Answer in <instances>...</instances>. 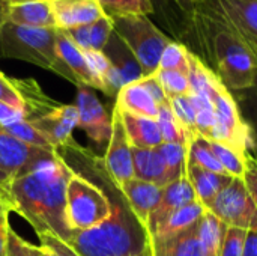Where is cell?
<instances>
[{
	"mask_svg": "<svg viewBox=\"0 0 257 256\" xmlns=\"http://www.w3.org/2000/svg\"><path fill=\"white\" fill-rule=\"evenodd\" d=\"M72 172L96 181L107 193L111 216L101 225L72 232L66 243L78 256H142L149 246L146 228L133 214L119 186L110 178L102 157L84 149L74 139L56 149Z\"/></svg>",
	"mask_w": 257,
	"mask_h": 256,
	"instance_id": "1",
	"label": "cell"
},
{
	"mask_svg": "<svg viewBox=\"0 0 257 256\" xmlns=\"http://www.w3.org/2000/svg\"><path fill=\"white\" fill-rule=\"evenodd\" d=\"M181 44L212 69L232 94L256 83L257 56L205 0L191 15Z\"/></svg>",
	"mask_w": 257,
	"mask_h": 256,
	"instance_id": "2",
	"label": "cell"
},
{
	"mask_svg": "<svg viewBox=\"0 0 257 256\" xmlns=\"http://www.w3.org/2000/svg\"><path fill=\"white\" fill-rule=\"evenodd\" d=\"M72 170L56 152L15 177L5 189L11 210L27 220L38 235L51 234L68 243L66 186Z\"/></svg>",
	"mask_w": 257,
	"mask_h": 256,
	"instance_id": "3",
	"label": "cell"
},
{
	"mask_svg": "<svg viewBox=\"0 0 257 256\" xmlns=\"http://www.w3.org/2000/svg\"><path fill=\"white\" fill-rule=\"evenodd\" d=\"M56 36L54 27H29L5 21L0 27V57L29 62L54 72Z\"/></svg>",
	"mask_w": 257,
	"mask_h": 256,
	"instance_id": "4",
	"label": "cell"
},
{
	"mask_svg": "<svg viewBox=\"0 0 257 256\" xmlns=\"http://www.w3.org/2000/svg\"><path fill=\"white\" fill-rule=\"evenodd\" d=\"M111 216L105 190L92 178L72 172L66 186V222L72 232L92 229Z\"/></svg>",
	"mask_w": 257,
	"mask_h": 256,
	"instance_id": "5",
	"label": "cell"
},
{
	"mask_svg": "<svg viewBox=\"0 0 257 256\" xmlns=\"http://www.w3.org/2000/svg\"><path fill=\"white\" fill-rule=\"evenodd\" d=\"M114 32L139 60L145 77L152 75L160 65L164 48L173 41L149 15H126L113 18Z\"/></svg>",
	"mask_w": 257,
	"mask_h": 256,
	"instance_id": "6",
	"label": "cell"
},
{
	"mask_svg": "<svg viewBox=\"0 0 257 256\" xmlns=\"http://www.w3.org/2000/svg\"><path fill=\"white\" fill-rule=\"evenodd\" d=\"M215 112V133L211 142H221L241 154L250 152V133L233 94L215 75L205 92Z\"/></svg>",
	"mask_w": 257,
	"mask_h": 256,
	"instance_id": "7",
	"label": "cell"
},
{
	"mask_svg": "<svg viewBox=\"0 0 257 256\" xmlns=\"http://www.w3.org/2000/svg\"><path fill=\"white\" fill-rule=\"evenodd\" d=\"M209 211L226 226L257 232V208L241 178L229 181L217 195Z\"/></svg>",
	"mask_w": 257,
	"mask_h": 256,
	"instance_id": "8",
	"label": "cell"
},
{
	"mask_svg": "<svg viewBox=\"0 0 257 256\" xmlns=\"http://www.w3.org/2000/svg\"><path fill=\"white\" fill-rule=\"evenodd\" d=\"M102 161L116 186H122L134 178L133 146L126 137L120 113L116 107H113L111 112V136Z\"/></svg>",
	"mask_w": 257,
	"mask_h": 256,
	"instance_id": "9",
	"label": "cell"
},
{
	"mask_svg": "<svg viewBox=\"0 0 257 256\" xmlns=\"http://www.w3.org/2000/svg\"><path fill=\"white\" fill-rule=\"evenodd\" d=\"M75 107L78 110V127L98 146L108 145L111 136V115L90 88H78Z\"/></svg>",
	"mask_w": 257,
	"mask_h": 256,
	"instance_id": "10",
	"label": "cell"
},
{
	"mask_svg": "<svg viewBox=\"0 0 257 256\" xmlns=\"http://www.w3.org/2000/svg\"><path fill=\"white\" fill-rule=\"evenodd\" d=\"M54 154L56 151H47L18 140L0 125V164L12 180Z\"/></svg>",
	"mask_w": 257,
	"mask_h": 256,
	"instance_id": "11",
	"label": "cell"
},
{
	"mask_svg": "<svg viewBox=\"0 0 257 256\" xmlns=\"http://www.w3.org/2000/svg\"><path fill=\"white\" fill-rule=\"evenodd\" d=\"M257 56V0H205Z\"/></svg>",
	"mask_w": 257,
	"mask_h": 256,
	"instance_id": "12",
	"label": "cell"
},
{
	"mask_svg": "<svg viewBox=\"0 0 257 256\" xmlns=\"http://www.w3.org/2000/svg\"><path fill=\"white\" fill-rule=\"evenodd\" d=\"M56 54L57 65L56 74L74 83L77 88H90L93 89V78L87 68L84 53L72 42L65 30L57 29L56 36Z\"/></svg>",
	"mask_w": 257,
	"mask_h": 256,
	"instance_id": "13",
	"label": "cell"
},
{
	"mask_svg": "<svg viewBox=\"0 0 257 256\" xmlns=\"http://www.w3.org/2000/svg\"><path fill=\"white\" fill-rule=\"evenodd\" d=\"M57 149L72 140V131L78 127V110L72 104L57 103L42 116L29 121Z\"/></svg>",
	"mask_w": 257,
	"mask_h": 256,
	"instance_id": "14",
	"label": "cell"
},
{
	"mask_svg": "<svg viewBox=\"0 0 257 256\" xmlns=\"http://www.w3.org/2000/svg\"><path fill=\"white\" fill-rule=\"evenodd\" d=\"M50 3L59 30L92 24L105 15L96 0H50Z\"/></svg>",
	"mask_w": 257,
	"mask_h": 256,
	"instance_id": "15",
	"label": "cell"
},
{
	"mask_svg": "<svg viewBox=\"0 0 257 256\" xmlns=\"http://www.w3.org/2000/svg\"><path fill=\"white\" fill-rule=\"evenodd\" d=\"M119 189L123 193L133 214L146 228L152 211L158 207V204L161 201L164 187L133 178V180L123 183L122 186H119Z\"/></svg>",
	"mask_w": 257,
	"mask_h": 256,
	"instance_id": "16",
	"label": "cell"
},
{
	"mask_svg": "<svg viewBox=\"0 0 257 256\" xmlns=\"http://www.w3.org/2000/svg\"><path fill=\"white\" fill-rule=\"evenodd\" d=\"M193 201H196V196H194L193 187H191L187 175L167 184L163 189V196H161L158 207L152 211V214L148 220V226H146L148 235H152L157 231V228L173 211H176L178 208H181Z\"/></svg>",
	"mask_w": 257,
	"mask_h": 256,
	"instance_id": "17",
	"label": "cell"
},
{
	"mask_svg": "<svg viewBox=\"0 0 257 256\" xmlns=\"http://www.w3.org/2000/svg\"><path fill=\"white\" fill-rule=\"evenodd\" d=\"M197 223L172 235L149 237V250L152 256H205L199 240Z\"/></svg>",
	"mask_w": 257,
	"mask_h": 256,
	"instance_id": "18",
	"label": "cell"
},
{
	"mask_svg": "<svg viewBox=\"0 0 257 256\" xmlns=\"http://www.w3.org/2000/svg\"><path fill=\"white\" fill-rule=\"evenodd\" d=\"M6 21L29 27H54L56 21L50 0H11Z\"/></svg>",
	"mask_w": 257,
	"mask_h": 256,
	"instance_id": "19",
	"label": "cell"
},
{
	"mask_svg": "<svg viewBox=\"0 0 257 256\" xmlns=\"http://www.w3.org/2000/svg\"><path fill=\"white\" fill-rule=\"evenodd\" d=\"M187 178L193 187L196 199L206 208L212 205L217 195L229 184L232 180L229 175H220L214 174L211 170H206L200 166H197L193 161L187 163Z\"/></svg>",
	"mask_w": 257,
	"mask_h": 256,
	"instance_id": "20",
	"label": "cell"
},
{
	"mask_svg": "<svg viewBox=\"0 0 257 256\" xmlns=\"http://www.w3.org/2000/svg\"><path fill=\"white\" fill-rule=\"evenodd\" d=\"M119 113H120V119H122L126 137L133 148H140V149L157 148L163 143L157 119L126 113L120 110Z\"/></svg>",
	"mask_w": 257,
	"mask_h": 256,
	"instance_id": "21",
	"label": "cell"
},
{
	"mask_svg": "<svg viewBox=\"0 0 257 256\" xmlns=\"http://www.w3.org/2000/svg\"><path fill=\"white\" fill-rule=\"evenodd\" d=\"M102 51L108 57L111 65L120 72L125 84L139 81L145 77L139 60L136 59L133 51L128 48V45L120 39V36L116 32L110 35Z\"/></svg>",
	"mask_w": 257,
	"mask_h": 256,
	"instance_id": "22",
	"label": "cell"
},
{
	"mask_svg": "<svg viewBox=\"0 0 257 256\" xmlns=\"http://www.w3.org/2000/svg\"><path fill=\"white\" fill-rule=\"evenodd\" d=\"M114 107L120 112L154 119L158 115V104L154 101V98L140 80L125 84L119 91V94L116 95Z\"/></svg>",
	"mask_w": 257,
	"mask_h": 256,
	"instance_id": "23",
	"label": "cell"
},
{
	"mask_svg": "<svg viewBox=\"0 0 257 256\" xmlns=\"http://www.w3.org/2000/svg\"><path fill=\"white\" fill-rule=\"evenodd\" d=\"M134 178L166 187L169 184L166 164L157 148H133Z\"/></svg>",
	"mask_w": 257,
	"mask_h": 256,
	"instance_id": "24",
	"label": "cell"
},
{
	"mask_svg": "<svg viewBox=\"0 0 257 256\" xmlns=\"http://www.w3.org/2000/svg\"><path fill=\"white\" fill-rule=\"evenodd\" d=\"M205 211H206V208L196 199V201L178 208L176 211H173L157 228V231L149 237H164V235H172V234L181 232L184 229H188L200 220V217L203 216Z\"/></svg>",
	"mask_w": 257,
	"mask_h": 256,
	"instance_id": "25",
	"label": "cell"
},
{
	"mask_svg": "<svg viewBox=\"0 0 257 256\" xmlns=\"http://www.w3.org/2000/svg\"><path fill=\"white\" fill-rule=\"evenodd\" d=\"M197 229L205 256H217L226 225L221 223L220 219L214 216L209 210H206L197 223Z\"/></svg>",
	"mask_w": 257,
	"mask_h": 256,
	"instance_id": "26",
	"label": "cell"
},
{
	"mask_svg": "<svg viewBox=\"0 0 257 256\" xmlns=\"http://www.w3.org/2000/svg\"><path fill=\"white\" fill-rule=\"evenodd\" d=\"M167 170L169 184L187 175V163H188V145L184 143H166L163 142L157 146Z\"/></svg>",
	"mask_w": 257,
	"mask_h": 256,
	"instance_id": "27",
	"label": "cell"
},
{
	"mask_svg": "<svg viewBox=\"0 0 257 256\" xmlns=\"http://www.w3.org/2000/svg\"><path fill=\"white\" fill-rule=\"evenodd\" d=\"M155 119H157L163 142L190 145V142L193 140V137L179 124L178 118L175 116V113L170 107V103H164V104L158 106V115Z\"/></svg>",
	"mask_w": 257,
	"mask_h": 256,
	"instance_id": "28",
	"label": "cell"
},
{
	"mask_svg": "<svg viewBox=\"0 0 257 256\" xmlns=\"http://www.w3.org/2000/svg\"><path fill=\"white\" fill-rule=\"evenodd\" d=\"M241 115L248 127L250 133V151H253V157L257 160V80L256 83L245 91L233 94Z\"/></svg>",
	"mask_w": 257,
	"mask_h": 256,
	"instance_id": "29",
	"label": "cell"
},
{
	"mask_svg": "<svg viewBox=\"0 0 257 256\" xmlns=\"http://www.w3.org/2000/svg\"><path fill=\"white\" fill-rule=\"evenodd\" d=\"M196 110V130L197 134L206 140L214 139L215 133V112L211 98L206 94H188Z\"/></svg>",
	"mask_w": 257,
	"mask_h": 256,
	"instance_id": "30",
	"label": "cell"
},
{
	"mask_svg": "<svg viewBox=\"0 0 257 256\" xmlns=\"http://www.w3.org/2000/svg\"><path fill=\"white\" fill-rule=\"evenodd\" d=\"M110 18H119L126 15H154V6L151 0H96Z\"/></svg>",
	"mask_w": 257,
	"mask_h": 256,
	"instance_id": "31",
	"label": "cell"
},
{
	"mask_svg": "<svg viewBox=\"0 0 257 256\" xmlns=\"http://www.w3.org/2000/svg\"><path fill=\"white\" fill-rule=\"evenodd\" d=\"M211 145V149L214 151L215 157L218 158L220 164L223 166L224 172L230 177V178H244V172H245V158L247 154H241L236 149L221 143V142H211L208 140Z\"/></svg>",
	"mask_w": 257,
	"mask_h": 256,
	"instance_id": "32",
	"label": "cell"
},
{
	"mask_svg": "<svg viewBox=\"0 0 257 256\" xmlns=\"http://www.w3.org/2000/svg\"><path fill=\"white\" fill-rule=\"evenodd\" d=\"M188 161H193L197 166H200L206 170H211L214 174L227 175L224 172L223 166L220 164L218 158L215 157L214 151L211 149L209 142L200 136L194 137L188 145Z\"/></svg>",
	"mask_w": 257,
	"mask_h": 256,
	"instance_id": "33",
	"label": "cell"
},
{
	"mask_svg": "<svg viewBox=\"0 0 257 256\" xmlns=\"http://www.w3.org/2000/svg\"><path fill=\"white\" fill-rule=\"evenodd\" d=\"M151 3L154 6V15L161 23V26L175 38L173 41L181 42L185 26L182 18L169 3V0H151Z\"/></svg>",
	"mask_w": 257,
	"mask_h": 256,
	"instance_id": "34",
	"label": "cell"
},
{
	"mask_svg": "<svg viewBox=\"0 0 257 256\" xmlns=\"http://www.w3.org/2000/svg\"><path fill=\"white\" fill-rule=\"evenodd\" d=\"M158 69H173V71H179L188 75L190 72L188 48L178 41H172L161 54Z\"/></svg>",
	"mask_w": 257,
	"mask_h": 256,
	"instance_id": "35",
	"label": "cell"
},
{
	"mask_svg": "<svg viewBox=\"0 0 257 256\" xmlns=\"http://www.w3.org/2000/svg\"><path fill=\"white\" fill-rule=\"evenodd\" d=\"M5 128L14 137H17L18 140H21V142H24L27 145L42 148V149H47V151H56V148L50 143V140L33 124H30L27 119L11 124V125H5Z\"/></svg>",
	"mask_w": 257,
	"mask_h": 256,
	"instance_id": "36",
	"label": "cell"
},
{
	"mask_svg": "<svg viewBox=\"0 0 257 256\" xmlns=\"http://www.w3.org/2000/svg\"><path fill=\"white\" fill-rule=\"evenodd\" d=\"M154 75L163 86L169 100L190 94V80L187 74L173 69H157Z\"/></svg>",
	"mask_w": 257,
	"mask_h": 256,
	"instance_id": "37",
	"label": "cell"
},
{
	"mask_svg": "<svg viewBox=\"0 0 257 256\" xmlns=\"http://www.w3.org/2000/svg\"><path fill=\"white\" fill-rule=\"evenodd\" d=\"M170 107L178 118L179 124L184 127V130L194 139L197 137V130H196V110L193 107V103L190 100V95H181V97H173L169 100Z\"/></svg>",
	"mask_w": 257,
	"mask_h": 256,
	"instance_id": "38",
	"label": "cell"
},
{
	"mask_svg": "<svg viewBox=\"0 0 257 256\" xmlns=\"http://www.w3.org/2000/svg\"><path fill=\"white\" fill-rule=\"evenodd\" d=\"M83 53H84V59L90 71V75L93 78V89H98L102 92V81L111 68V62L104 54V51H99V50H87Z\"/></svg>",
	"mask_w": 257,
	"mask_h": 256,
	"instance_id": "39",
	"label": "cell"
},
{
	"mask_svg": "<svg viewBox=\"0 0 257 256\" xmlns=\"http://www.w3.org/2000/svg\"><path fill=\"white\" fill-rule=\"evenodd\" d=\"M247 231L226 226L217 256H242Z\"/></svg>",
	"mask_w": 257,
	"mask_h": 256,
	"instance_id": "40",
	"label": "cell"
},
{
	"mask_svg": "<svg viewBox=\"0 0 257 256\" xmlns=\"http://www.w3.org/2000/svg\"><path fill=\"white\" fill-rule=\"evenodd\" d=\"M6 256H42L44 249L42 246H33L24 238H21L11 226L8 229L6 235V249H5Z\"/></svg>",
	"mask_w": 257,
	"mask_h": 256,
	"instance_id": "41",
	"label": "cell"
},
{
	"mask_svg": "<svg viewBox=\"0 0 257 256\" xmlns=\"http://www.w3.org/2000/svg\"><path fill=\"white\" fill-rule=\"evenodd\" d=\"M114 32L113 18L104 15L102 18L96 20L95 23L89 24V35H90V50L102 51L110 35Z\"/></svg>",
	"mask_w": 257,
	"mask_h": 256,
	"instance_id": "42",
	"label": "cell"
},
{
	"mask_svg": "<svg viewBox=\"0 0 257 256\" xmlns=\"http://www.w3.org/2000/svg\"><path fill=\"white\" fill-rule=\"evenodd\" d=\"M0 103L24 110V101L18 89V78L6 77L2 71H0Z\"/></svg>",
	"mask_w": 257,
	"mask_h": 256,
	"instance_id": "43",
	"label": "cell"
},
{
	"mask_svg": "<svg viewBox=\"0 0 257 256\" xmlns=\"http://www.w3.org/2000/svg\"><path fill=\"white\" fill-rule=\"evenodd\" d=\"M11 205L6 196L5 189H0V256L5 255V249H6V235H8V229H9V213H11Z\"/></svg>",
	"mask_w": 257,
	"mask_h": 256,
	"instance_id": "44",
	"label": "cell"
},
{
	"mask_svg": "<svg viewBox=\"0 0 257 256\" xmlns=\"http://www.w3.org/2000/svg\"><path fill=\"white\" fill-rule=\"evenodd\" d=\"M244 184L247 187L248 195L251 196L254 205L257 208V160L251 155V152L247 154L245 158V172H244Z\"/></svg>",
	"mask_w": 257,
	"mask_h": 256,
	"instance_id": "45",
	"label": "cell"
},
{
	"mask_svg": "<svg viewBox=\"0 0 257 256\" xmlns=\"http://www.w3.org/2000/svg\"><path fill=\"white\" fill-rule=\"evenodd\" d=\"M203 2V0H169V3L172 5V8L178 12V15L182 18L184 21V26H185V30H187V26L190 23V18L191 15L194 14L196 8L199 6V3ZM185 30H184V35H185ZM184 38V36H182ZM182 41V39H181Z\"/></svg>",
	"mask_w": 257,
	"mask_h": 256,
	"instance_id": "46",
	"label": "cell"
},
{
	"mask_svg": "<svg viewBox=\"0 0 257 256\" xmlns=\"http://www.w3.org/2000/svg\"><path fill=\"white\" fill-rule=\"evenodd\" d=\"M38 237H39L42 246H47L57 256H78L65 241L59 240L57 237H54L51 234H42V235H38Z\"/></svg>",
	"mask_w": 257,
	"mask_h": 256,
	"instance_id": "47",
	"label": "cell"
},
{
	"mask_svg": "<svg viewBox=\"0 0 257 256\" xmlns=\"http://www.w3.org/2000/svg\"><path fill=\"white\" fill-rule=\"evenodd\" d=\"M140 81L143 83V86L148 89V92L151 94V97L154 98V101H155L158 106H161V104H164V103H169V98H167V95H166L163 86L160 84V81L157 80V77H155L154 74H152V75L143 77Z\"/></svg>",
	"mask_w": 257,
	"mask_h": 256,
	"instance_id": "48",
	"label": "cell"
},
{
	"mask_svg": "<svg viewBox=\"0 0 257 256\" xmlns=\"http://www.w3.org/2000/svg\"><path fill=\"white\" fill-rule=\"evenodd\" d=\"M24 119H26V112L23 109H17L5 103H0V125L5 127V125L24 121Z\"/></svg>",
	"mask_w": 257,
	"mask_h": 256,
	"instance_id": "49",
	"label": "cell"
},
{
	"mask_svg": "<svg viewBox=\"0 0 257 256\" xmlns=\"http://www.w3.org/2000/svg\"><path fill=\"white\" fill-rule=\"evenodd\" d=\"M242 256H257V232L247 231Z\"/></svg>",
	"mask_w": 257,
	"mask_h": 256,
	"instance_id": "50",
	"label": "cell"
},
{
	"mask_svg": "<svg viewBox=\"0 0 257 256\" xmlns=\"http://www.w3.org/2000/svg\"><path fill=\"white\" fill-rule=\"evenodd\" d=\"M12 181V177L5 170V167L0 164V189H6L9 183Z\"/></svg>",
	"mask_w": 257,
	"mask_h": 256,
	"instance_id": "51",
	"label": "cell"
},
{
	"mask_svg": "<svg viewBox=\"0 0 257 256\" xmlns=\"http://www.w3.org/2000/svg\"><path fill=\"white\" fill-rule=\"evenodd\" d=\"M9 2L11 0H0V27L6 21V11H8V6H9Z\"/></svg>",
	"mask_w": 257,
	"mask_h": 256,
	"instance_id": "52",
	"label": "cell"
},
{
	"mask_svg": "<svg viewBox=\"0 0 257 256\" xmlns=\"http://www.w3.org/2000/svg\"><path fill=\"white\" fill-rule=\"evenodd\" d=\"M41 246H42V244H41ZM42 249H44V255L42 256H57L51 249H48L47 246H42Z\"/></svg>",
	"mask_w": 257,
	"mask_h": 256,
	"instance_id": "53",
	"label": "cell"
},
{
	"mask_svg": "<svg viewBox=\"0 0 257 256\" xmlns=\"http://www.w3.org/2000/svg\"><path fill=\"white\" fill-rule=\"evenodd\" d=\"M142 256H152V253H151V250H149V246H148V249H146V252L143 253Z\"/></svg>",
	"mask_w": 257,
	"mask_h": 256,
	"instance_id": "54",
	"label": "cell"
}]
</instances>
